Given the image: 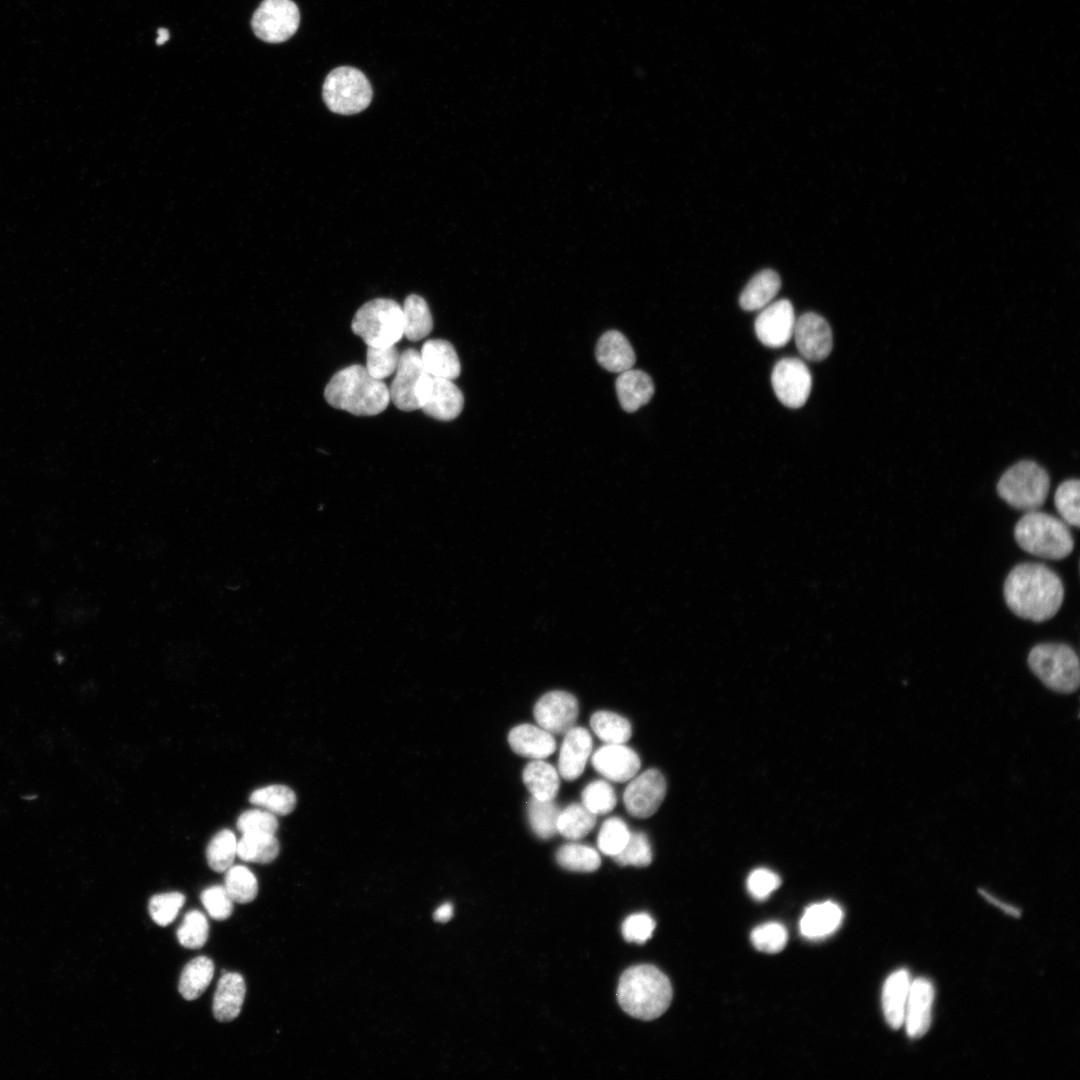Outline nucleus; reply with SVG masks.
<instances>
[{
	"label": "nucleus",
	"instance_id": "f257e3e1",
	"mask_svg": "<svg viewBox=\"0 0 1080 1080\" xmlns=\"http://www.w3.org/2000/svg\"><path fill=\"white\" fill-rule=\"evenodd\" d=\"M1004 599L1018 617L1034 622L1052 618L1062 605L1064 588L1060 577L1040 563H1021L1005 579Z\"/></svg>",
	"mask_w": 1080,
	"mask_h": 1080
},
{
	"label": "nucleus",
	"instance_id": "f03ea898",
	"mask_svg": "<svg viewBox=\"0 0 1080 1080\" xmlns=\"http://www.w3.org/2000/svg\"><path fill=\"white\" fill-rule=\"evenodd\" d=\"M326 402L356 416H374L389 402V388L372 377L365 366L354 364L336 372L324 390Z\"/></svg>",
	"mask_w": 1080,
	"mask_h": 1080
},
{
	"label": "nucleus",
	"instance_id": "7ed1b4c3",
	"mask_svg": "<svg viewBox=\"0 0 1080 1080\" xmlns=\"http://www.w3.org/2000/svg\"><path fill=\"white\" fill-rule=\"evenodd\" d=\"M617 999L630 1016L650 1021L661 1016L672 1000L669 979L652 965L628 968L620 977Z\"/></svg>",
	"mask_w": 1080,
	"mask_h": 1080
},
{
	"label": "nucleus",
	"instance_id": "20e7f679",
	"mask_svg": "<svg viewBox=\"0 0 1080 1080\" xmlns=\"http://www.w3.org/2000/svg\"><path fill=\"white\" fill-rule=\"evenodd\" d=\"M1014 536L1024 551L1045 559H1063L1074 548V540L1066 523L1037 510L1027 511L1019 519Z\"/></svg>",
	"mask_w": 1080,
	"mask_h": 1080
},
{
	"label": "nucleus",
	"instance_id": "39448f33",
	"mask_svg": "<svg viewBox=\"0 0 1080 1080\" xmlns=\"http://www.w3.org/2000/svg\"><path fill=\"white\" fill-rule=\"evenodd\" d=\"M1028 666L1049 689L1070 694L1080 681L1079 659L1076 652L1062 643H1043L1034 646L1028 655Z\"/></svg>",
	"mask_w": 1080,
	"mask_h": 1080
},
{
	"label": "nucleus",
	"instance_id": "423d86ee",
	"mask_svg": "<svg viewBox=\"0 0 1080 1080\" xmlns=\"http://www.w3.org/2000/svg\"><path fill=\"white\" fill-rule=\"evenodd\" d=\"M351 328L368 347L395 345L403 337L402 306L389 298H376L355 313Z\"/></svg>",
	"mask_w": 1080,
	"mask_h": 1080
},
{
	"label": "nucleus",
	"instance_id": "0eeeda50",
	"mask_svg": "<svg viewBox=\"0 0 1080 1080\" xmlns=\"http://www.w3.org/2000/svg\"><path fill=\"white\" fill-rule=\"evenodd\" d=\"M1049 486L1047 472L1037 463L1024 460L1004 472L997 483V492L1010 506L1033 511L1045 502Z\"/></svg>",
	"mask_w": 1080,
	"mask_h": 1080
},
{
	"label": "nucleus",
	"instance_id": "6e6552de",
	"mask_svg": "<svg viewBox=\"0 0 1080 1080\" xmlns=\"http://www.w3.org/2000/svg\"><path fill=\"white\" fill-rule=\"evenodd\" d=\"M323 100L334 113L352 115L366 109L373 96L370 82L363 72L341 66L326 77L322 89Z\"/></svg>",
	"mask_w": 1080,
	"mask_h": 1080
},
{
	"label": "nucleus",
	"instance_id": "1a4fd4ad",
	"mask_svg": "<svg viewBox=\"0 0 1080 1080\" xmlns=\"http://www.w3.org/2000/svg\"><path fill=\"white\" fill-rule=\"evenodd\" d=\"M432 378L420 352L413 348L404 350L389 388L390 401L402 411L421 409L431 392Z\"/></svg>",
	"mask_w": 1080,
	"mask_h": 1080
},
{
	"label": "nucleus",
	"instance_id": "9d476101",
	"mask_svg": "<svg viewBox=\"0 0 1080 1080\" xmlns=\"http://www.w3.org/2000/svg\"><path fill=\"white\" fill-rule=\"evenodd\" d=\"M299 23L300 12L292 0H263L253 13L251 28L262 41L281 43L296 33Z\"/></svg>",
	"mask_w": 1080,
	"mask_h": 1080
},
{
	"label": "nucleus",
	"instance_id": "9b49d317",
	"mask_svg": "<svg viewBox=\"0 0 1080 1080\" xmlns=\"http://www.w3.org/2000/svg\"><path fill=\"white\" fill-rule=\"evenodd\" d=\"M771 383L782 404L789 408H800L810 395L812 376L802 360L788 357L779 360L774 366Z\"/></svg>",
	"mask_w": 1080,
	"mask_h": 1080
},
{
	"label": "nucleus",
	"instance_id": "f8f14e48",
	"mask_svg": "<svg viewBox=\"0 0 1080 1080\" xmlns=\"http://www.w3.org/2000/svg\"><path fill=\"white\" fill-rule=\"evenodd\" d=\"M666 780L657 769H648L632 779L623 794L627 812L636 818L652 816L666 795Z\"/></svg>",
	"mask_w": 1080,
	"mask_h": 1080
},
{
	"label": "nucleus",
	"instance_id": "ddd939ff",
	"mask_svg": "<svg viewBox=\"0 0 1080 1080\" xmlns=\"http://www.w3.org/2000/svg\"><path fill=\"white\" fill-rule=\"evenodd\" d=\"M533 714L538 725L551 734H565L574 727L578 714V701L565 691H551L539 698Z\"/></svg>",
	"mask_w": 1080,
	"mask_h": 1080
},
{
	"label": "nucleus",
	"instance_id": "4468645a",
	"mask_svg": "<svg viewBox=\"0 0 1080 1080\" xmlns=\"http://www.w3.org/2000/svg\"><path fill=\"white\" fill-rule=\"evenodd\" d=\"M795 322L792 303L780 299L765 306L759 313L754 324L755 333L765 346L783 347L793 336Z\"/></svg>",
	"mask_w": 1080,
	"mask_h": 1080
},
{
	"label": "nucleus",
	"instance_id": "2eb2a0df",
	"mask_svg": "<svg viewBox=\"0 0 1080 1080\" xmlns=\"http://www.w3.org/2000/svg\"><path fill=\"white\" fill-rule=\"evenodd\" d=\"M795 343L800 354L810 361H821L828 357L833 346L830 325L820 315L808 312L795 322Z\"/></svg>",
	"mask_w": 1080,
	"mask_h": 1080
},
{
	"label": "nucleus",
	"instance_id": "dca6fc26",
	"mask_svg": "<svg viewBox=\"0 0 1080 1080\" xmlns=\"http://www.w3.org/2000/svg\"><path fill=\"white\" fill-rule=\"evenodd\" d=\"M591 763L599 774L614 782L632 779L641 766L638 754L623 744L602 746L592 755Z\"/></svg>",
	"mask_w": 1080,
	"mask_h": 1080
},
{
	"label": "nucleus",
	"instance_id": "f3484780",
	"mask_svg": "<svg viewBox=\"0 0 1080 1080\" xmlns=\"http://www.w3.org/2000/svg\"><path fill=\"white\" fill-rule=\"evenodd\" d=\"M933 1001L934 988L930 981L924 978L911 981L903 1023L909 1037L919 1038L927 1032Z\"/></svg>",
	"mask_w": 1080,
	"mask_h": 1080
},
{
	"label": "nucleus",
	"instance_id": "a211bd4d",
	"mask_svg": "<svg viewBox=\"0 0 1080 1080\" xmlns=\"http://www.w3.org/2000/svg\"><path fill=\"white\" fill-rule=\"evenodd\" d=\"M592 743L589 731L583 727L574 726L565 733L558 760V771L565 780L573 781L583 773Z\"/></svg>",
	"mask_w": 1080,
	"mask_h": 1080
},
{
	"label": "nucleus",
	"instance_id": "6ab92c4d",
	"mask_svg": "<svg viewBox=\"0 0 1080 1080\" xmlns=\"http://www.w3.org/2000/svg\"><path fill=\"white\" fill-rule=\"evenodd\" d=\"M463 406V394L452 380L433 377L431 392L421 410L436 420L451 421L459 416Z\"/></svg>",
	"mask_w": 1080,
	"mask_h": 1080
},
{
	"label": "nucleus",
	"instance_id": "aec40b11",
	"mask_svg": "<svg viewBox=\"0 0 1080 1080\" xmlns=\"http://www.w3.org/2000/svg\"><path fill=\"white\" fill-rule=\"evenodd\" d=\"M508 743L516 754L533 760L547 758L556 749L552 734L531 724L513 727L508 734Z\"/></svg>",
	"mask_w": 1080,
	"mask_h": 1080
},
{
	"label": "nucleus",
	"instance_id": "412c9836",
	"mask_svg": "<svg viewBox=\"0 0 1080 1080\" xmlns=\"http://www.w3.org/2000/svg\"><path fill=\"white\" fill-rule=\"evenodd\" d=\"M246 994L245 980L236 972H224L213 998V1015L220 1022L234 1020L241 1012Z\"/></svg>",
	"mask_w": 1080,
	"mask_h": 1080
},
{
	"label": "nucleus",
	"instance_id": "4be33fe9",
	"mask_svg": "<svg viewBox=\"0 0 1080 1080\" xmlns=\"http://www.w3.org/2000/svg\"><path fill=\"white\" fill-rule=\"evenodd\" d=\"M595 355L604 369L615 373L632 368L636 359L629 341L617 330H609L599 338Z\"/></svg>",
	"mask_w": 1080,
	"mask_h": 1080
},
{
	"label": "nucleus",
	"instance_id": "5701e85b",
	"mask_svg": "<svg viewBox=\"0 0 1080 1080\" xmlns=\"http://www.w3.org/2000/svg\"><path fill=\"white\" fill-rule=\"evenodd\" d=\"M420 356L426 371L433 377L453 381L461 373L457 352L447 340H427L421 348Z\"/></svg>",
	"mask_w": 1080,
	"mask_h": 1080
},
{
	"label": "nucleus",
	"instance_id": "b1692460",
	"mask_svg": "<svg viewBox=\"0 0 1080 1080\" xmlns=\"http://www.w3.org/2000/svg\"><path fill=\"white\" fill-rule=\"evenodd\" d=\"M843 911L832 901H825L809 906L801 917V934L810 940L823 939L833 934L841 925Z\"/></svg>",
	"mask_w": 1080,
	"mask_h": 1080
},
{
	"label": "nucleus",
	"instance_id": "393cba45",
	"mask_svg": "<svg viewBox=\"0 0 1080 1080\" xmlns=\"http://www.w3.org/2000/svg\"><path fill=\"white\" fill-rule=\"evenodd\" d=\"M615 388L619 403L626 412H635L647 404L655 390L653 380L647 373L632 368L620 373Z\"/></svg>",
	"mask_w": 1080,
	"mask_h": 1080
},
{
	"label": "nucleus",
	"instance_id": "a878e982",
	"mask_svg": "<svg viewBox=\"0 0 1080 1080\" xmlns=\"http://www.w3.org/2000/svg\"><path fill=\"white\" fill-rule=\"evenodd\" d=\"M910 985V975L905 969L895 971L884 983L882 1007L886 1022L893 1029L900 1028L904 1023Z\"/></svg>",
	"mask_w": 1080,
	"mask_h": 1080
},
{
	"label": "nucleus",
	"instance_id": "bb28decb",
	"mask_svg": "<svg viewBox=\"0 0 1080 1080\" xmlns=\"http://www.w3.org/2000/svg\"><path fill=\"white\" fill-rule=\"evenodd\" d=\"M780 287L781 279L777 272L771 269L762 270L744 287L739 304L746 311L763 309L776 296Z\"/></svg>",
	"mask_w": 1080,
	"mask_h": 1080
},
{
	"label": "nucleus",
	"instance_id": "cd10ccee",
	"mask_svg": "<svg viewBox=\"0 0 1080 1080\" xmlns=\"http://www.w3.org/2000/svg\"><path fill=\"white\" fill-rule=\"evenodd\" d=\"M522 779L532 797L539 800H554L559 791L557 770L542 759L529 762L523 769Z\"/></svg>",
	"mask_w": 1080,
	"mask_h": 1080
},
{
	"label": "nucleus",
	"instance_id": "c85d7f7f",
	"mask_svg": "<svg viewBox=\"0 0 1080 1080\" xmlns=\"http://www.w3.org/2000/svg\"><path fill=\"white\" fill-rule=\"evenodd\" d=\"M403 336L410 341H419L428 336L433 329V319L429 306L419 295H408L402 305Z\"/></svg>",
	"mask_w": 1080,
	"mask_h": 1080
},
{
	"label": "nucleus",
	"instance_id": "c756f323",
	"mask_svg": "<svg viewBox=\"0 0 1080 1080\" xmlns=\"http://www.w3.org/2000/svg\"><path fill=\"white\" fill-rule=\"evenodd\" d=\"M213 975V961L206 956L196 957L182 970L178 990L184 999L195 1000L206 990Z\"/></svg>",
	"mask_w": 1080,
	"mask_h": 1080
},
{
	"label": "nucleus",
	"instance_id": "7c9ffc66",
	"mask_svg": "<svg viewBox=\"0 0 1080 1080\" xmlns=\"http://www.w3.org/2000/svg\"><path fill=\"white\" fill-rule=\"evenodd\" d=\"M279 850L275 834L244 833L237 841V856L247 862L270 863L278 856Z\"/></svg>",
	"mask_w": 1080,
	"mask_h": 1080
},
{
	"label": "nucleus",
	"instance_id": "2f4dec72",
	"mask_svg": "<svg viewBox=\"0 0 1080 1080\" xmlns=\"http://www.w3.org/2000/svg\"><path fill=\"white\" fill-rule=\"evenodd\" d=\"M590 726L597 737L606 744H624L631 738L630 722L611 711H597L590 718Z\"/></svg>",
	"mask_w": 1080,
	"mask_h": 1080
},
{
	"label": "nucleus",
	"instance_id": "473e14b6",
	"mask_svg": "<svg viewBox=\"0 0 1080 1080\" xmlns=\"http://www.w3.org/2000/svg\"><path fill=\"white\" fill-rule=\"evenodd\" d=\"M560 808L553 800H539L531 797L527 804L529 824L533 832L541 839H550L558 833Z\"/></svg>",
	"mask_w": 1080,
	"mask_h": 1080
},
{
	"label": "nucleus",
	"instance_id": "72a5a7b5",
	"mask_svg": "<svg viewBox=\"0 0 1080 1080\" xmlns=\"http://www.w3.org/2000/svg\"><path fill=\"white\" fill-rule=\"evenodd\" d=\"M596 814L583 804L573 803L560 812L558 833L570 840L585 837L596 824Z\"/></svg>",
	"mask_w": 1080,
	"mask_h": 1080
},
{
	"label": "nucleus",
	"instance_id": "f704fd0d",
	"mask_svg": "<svg viewBox=\"0 0 1080 1080\" xmlns=\"http://www.w3.org/2000/svg\"><path fill=\"white\" fill-rule=\"evenodd\" d=\"M249 801L273 814L287 815L295 808L296 795L291 788L276 784L254 790Z\"/></svg>",
	"mask_w": 1080,
	"mask_h": 1080
},
{
	"label": "nucleus",
	"instance_id": "c9c22d12",
	"mask_svg": "<svg viewBox=\"0 0 1080 1080\" xmlns=\"http://www.w3.org/2000/svg\"><path fill=\"white\" fill-rule=\"evenodd\" d=\"M556 861L564 869L576 872H593L600 867L599 853L592 847L569 843L556 852Z\"/></svg>",
	"mask_w": 1080,
	"mask_h": 1080
},
{
	"label": "nucleus",
	"instance_id": "e433bc0d",
	"mask_svg": "<svg viewBox=\"0 0 1080 1080\" xmlns=\"http://www.w3.org/2000/svg\"><path fill=\"white\" fill-rule=\"evenodd\" d=\"M237 855V839L229 829L217 832L206 849V858L209 867L215 872H226Z\"/></svg>",
	"mask_w": 1080,
	"mask_h": 1080
},
{
	"label": "nucleus",
	"instance_id": "4c0bfd02",
	"mask_svg": "<svg viewBox=\"0 0 1080 1080\" xmlns=\"http://www.w3.org/2000/svg\"><path fill=\"white\" fill-rule=\"evenodd\" d=\"M224 887L233 902L240 904L253 901L258 893L255 875L243 865L231 866L226 871Z\"/></svg>",
	"mask_w": 1080,
	"mask_h": 1080
},
{
	"label": "nucleus",
	"instance_id": "58836bf2",
	"mask_svg": "<svg viewBox=\"0 0 1080 1080\" xmlns=\"http://www.w3.org/2000/svg\"><path fill=\"white\" fill-rule=\"evenodd\" d=\"M208 935V921L205 915L198 910H192L186 913L182 924L177 930V939L179 943L188 949H199L203 947L208 940Z\"/></svg>",
	"mask_w": 1080,
	"mask_h": 1080
},
{
	"label": "nucleus",
	"instance_id": "ea45409f",
	"mask_svg": "<svg viewBox=\"0 0 1080 1080\" xmlns=\"http://www.w3.org/2000/svg\"><path fill=\"white\" fill-rule=\"evenodd\" d=\"M629 836L630 831L626 823L618 817H611L602 824L597 837V845L603 854L613 857L624 848Z\"/></svg>",
	"mask_w": 1080,
	"mask_h": 1080
},
{
	"label": "nucleus",
	"instance_id": "a19ab883",
	"mask_svg": "<svg viewBox=\"0 0 1080 1080\" xmlns=\"http://www.w3.org/2000/svg\"><path fill=\"white\" fill-rule=\"evenodd\" d=\"M1055 507L1065 523L1079 527V480L1062 482L1054 496Z\"/></svg>",
	"mask_w": 1080,
	"mask_h": 1080
},
{
	"label": "nucleus",
	"instance_id": "79ce46f5",
	"mask_svg": "<svg viewBox=\"0 0 1080 1080\" xmlns=\"http://www.w3.org/2000/svg\"><path fill=\"white\" fill-rule=\"evenodd\" d=\"M400 353L395 345L385 347H368L366 353V370L375 379L383 380L395 373L399 363Z\"/></svg>",
	"mask_w": 1080,
	"mask_h": 1080
},
{
	"label": "nucleus",
	"instance_id": "37998d69",
	"mask_svg": "<svg viewBox=\"0 0 1080 1080\" xmlns=\"http://www.w3.org/2000/svg\"><path fill=\"white\" fill-rule=\"evenodd\" d=\"M185 903V896L180 892H167L154 895L148 904L152 920L159 926L171 924Z\"/></svg>",
	"mask_w": 1080,
	"mask_h": 1080
},
{
	"label": "nucleus",
	"instance_id": "c03bdc74",
	"mask_svg": "<svg viewBox=\"0 0 1080 1080\" xmlns=\"http://www.w3.org/2000/svg\"><path fill=\"white\" fill-rule=\"evenodd\" d=\"M621 866L645 867L652 861V850L646 834L630 833L624 848L612 857Z\"/></svg>",
	"mask_w": 1080,
	"mask_h": 1080
},
{
	"label": "nucleus",
	"instance_id": "a18cd8bd",
	"mask_svg": "<svg viewBox=\"0 0 1080 1080\" xmlns=\"http://www.w3.org/2000/svg\"><path fill=\"white\" fill-rule=\"evenodd\" d=\"M582 804L594 814H606L613 810L617 797L613 787L603 780L589 783L581 794Z\"/></svg>",
	"mask_w": 1080,
	"mask_h": 1080
},
{
	"label": "nucleus",
	"instance_id": "49530a36",
	"mask_svg": "<svg viewBox=\"0 0 1080 1080\" xmlns=\"http://www.w3.org/2000/svg\"><path fill=\"white\" fill-rule=\"evenodd\" d=\"M788 939L785 927L777 922H769L756 927L751 933L754 947L762 952L777 953L784 949Z\"/></svg>",
	"mask_w": 1080,
	"mask_h": 1080
},
{
	"label": "nucleus",
	"instance_id": "de8ad7c7",
	"mask_svg": "<svg viewBox=\"0 0 1080 1080\" xmlns=\"http://www.w3.org/2000/svg\"><path fill=\"white\" fill-rule=\"evenodd\" d=\"M200 899L211 918L221 921L231 916L233 900L224 886L214 885L204 889Z\"/></svg>",
	"mask_w": 1080,
	"mask_h": 1080
},
{
	"label": "nucleus",
	"instance_id": "09e8293b",
	"mask_svg": "<svg viewBox=\"0 0 1080 1080\" xmlns=\"http://www.w3.org/2000/svg\"><path fill=\"white\" fill-rule=\"evenodd\" d=\"M237 829L242 833H269L275 834L278 829V821L273 813L267 810L250 809L237 819Z\"/></svg>",
	"mask_w": 1080,
	"mask_h": 1080
},
{
	"label": "nucleus",
	"instance_id": "8fccbe9b",
	"mask_svg": "<svg viewBox=\"0 0 1080 1080\" xmlns=\"http://www.w3.org/2000/svg\"><path fill=\"white\" fill-rule=\"evenodd\" d=\"M655 921L646 913H637L627 917L622 924V935L627 942L645 943L651 938Z\"/></svg>",
	"mask_w": 1080,
	"mask_h": 1080
},
{
	"label": "nucleus",
	"instance_id": "3c124183",
	"mask_svg": "<svg viewBox=\"0 0 1080 1080\" xmlns=\"http://www.w3.org/2000/svg\"><path fill=\"white\" fill-rule=\"evenodd\" d=\"M781 883L780 877L766 868L753 870L747 878V889L757 900L766 899Z\"/></svg>",
	"mask_w": 1080,
	"mask_h": 1080
},
{
	"label": "nucleus",
	"instance_id": "603ef678",
	"mask_svg": "<svg viewBox=\"0 0 1080 1080\" xmlns=\"http://www.w3.org/2000/svg\"><path fill=\"white\" fill-rule=\"evenodd\" d=\"M453 911L451 903H444L435 910L433 917L438 922H447L453 916Z\"/></svg>",
	"mask_w": 1080,
	"mask_h": 1080
},
{
	"label": "nucleus",
	"instance_id": "864d4df0",
	"mask_svg": "<svg viewBox=\"0 0 1080 1080\" xmlns=\"http://www.w3.org/2000/svg\"><path fill=\"white\" fill-rule=\"evenodd\" d=\"M981 893L989 902H991L992 904L998 906L999 908H1001L1006 913H1008V914H1010L1012 916H1015V917L1020 916V911L1017 908L998 901L997 899H995L994 897H992L991 895H989L985 891H981Z\"/></svg>",
	"mask_w": 1080,
	"mask_h": 1080
},
{
	"label": "nucleus",
	"instance_id": "5fc2aeb1",
	"mask_svg": "<svg viewBox=\"0 0 1080 1080\" xmlns=\"http://www.w3.org/2000/svg\"><path fill=\"white\" fill-rule=\"evenodd\" d=\"M157 35L158 37L156 39V44L159 46L166 43L170 37L169 31L166 28L162 27L157 29Z\"/></svg>",
	"mask_w": 1080,
	"mask_h": 1080
}]
</instances>
